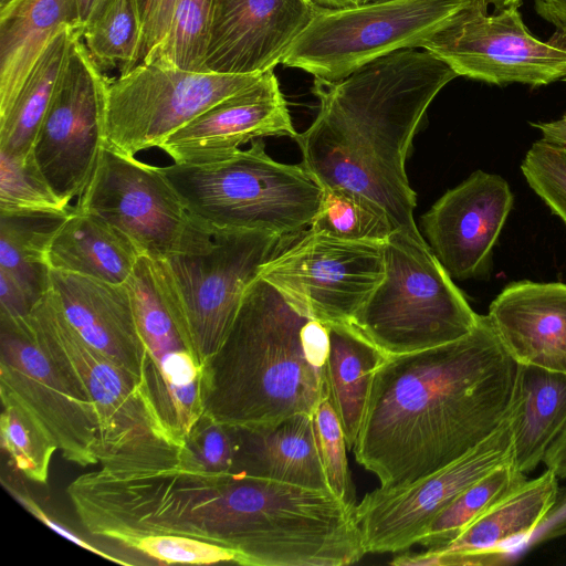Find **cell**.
<instances>
[{
  "label": "cell",
  "mask_w": 566,
  "mask_h": 566,
  "mask_svg": "<svg viewBox=\"0 0 566 566\" xmlns=\"http://www.w3.org/2000/svg\"><path fill=\"white\" fill-rule=\"evenodd\" d=\"M1 483L6 491L23 506L30 514H32L35 518L41 521L45 526L64 537L65 539L78 545L80 547L92 552L105 559L112 560L114 563L120 565H130V563L125 562L124 559L117 558L98 547L92 545L70 528L64 526L62 523L57 522L53 516H50L43 507H41L35 499L31 495L29 490L24 486L23 482L18 479V476L12 475L8 472L6 475L2 473Z\"/></svg>",
  "instance_id": "f35d334b"
},
{
  "label": "cell",
  "mask_w": 566,
  "mask_h": 566,
  "mask_svg": "<svg viewBox=\"0 0 566 566\" xmlns=\"http://www.w3.org/2000/svg\"><path fill=\"white\" fill-rule=\"evenodd\" d=\"M0 438L1 448L17 472L34 483L46 484L56 448L23 411L2 403Z\"/></svg>",
  "instance_id": "d6a6232c"
},
{
  "label": "cell",
  "mask_w": 566,
  "mask_h": 566,
  "mask_svg": "<svg viewBox=\"0 0 566 566\" xmlns=\"http://www.w3.org/2000/svg\"><path fill=\"white\" fill-rule=\"evenodd\" d=\"M385 275L352 325L387 355L424 350L472 331L479 314L427 242L395 230L384 244Z\"/></svg>",
  "instance_id": "8992f818"
},
{
  "label": "cell",
  "mask_w": 566,
  "mask_h": 566,
  "mask_svg": "<svg viewBox=\"0 0 566 566\" xmlns=\"http://www.w3.org/2000/svg\"><path fill=\"white\" fill-rule=\"evenodd\" d=\"M83 41L102 70L124 74L142 62L143 22L138 0H111L83 31Z\"/></svg>",
  "instance_id": "f546056e"
},
{
  "label": "cell",
  "mask_w": 566,
  "mask_h": 566,
  "mask_svg": "<svg viewBox=\"0 0 566 566\" xmlns=\"http://www.w3.org/2000/svg\"><path fill=\"white\" fill-rule=\"evenodd\" d=\"M488 316L517 364L566 374L565 283H511L492 301Z\"/></svg>",
  "instance_id": "ffe728a7"
},
{
  "label": "cell",
  "mask_w": 566,
  "mask_h": 566,
  "mask_svg": "<svg viewBox=\"0 0 566 566\" xmlns=\"http://www.w3.org/2000/svg\"><path fill=\"white\" fill-rule=\"evenodd\" d=\"M27 322L38 345L93 403L99 423V464L106 469L157 468L177 459L137 378L88 345L46 292Z\"/></svg>",
  "instance_id": "277c9868"
},
{
  "label": "cell",
  "mask_w": 566,
  "mask_h": 566,
  "mask_svg": "<svg viewBox=\"0 0 566 566\" xmlns=\"http://www.w3.org/2000/svg\"><path fill=\"white\" fill-rule=\"evenodd\" d=\"M317 8L342 9L357 6V0H311Z\"/></svg>",
  "instance_id": "7dc6e473"
},
{
  "label": "cell",
  "mask_w": 566,
  "mask_h": 566,
  "mask_svg": "<svg viewBox=\"0 0 566 566\" xmlns=\"http://www.w3.org/2000/svg\"><path fill=\"white\" fill-rule=\"evenodd\" d=\"M189 212L217 230H265L282 239L310 226L322 187L301 165L271 158L261 138L206 165L160 167Z\"/></svg>",
  "instance_id": "5b68a950"
},
{
  "label": "cell",
  "mask_w": 566,
  "mask_h": 566,
  "mask_svg": "<svg viewBox=\"0 0 566 566\" xmlns=\"http://www.w3.org/2000/svg\"><path fill=\"white\" fill-rule=\"evenodd\" d=\"M284 240L265 230H217L206 250L158 260L186 345L202 368L222 345L248 287Z\"/></svg>",
  "instance_id": "ba28073f"
},
{
  "label": "cell",
  "mask_w": 566,
  "mask_h": 566,
  "mask_svg": "<svg viewBox=\"0 0 566 566\" xmlns=\"http://www.w3.org/2000/svg\"><path fill=\"white\" fill-rule=\"evenodd\" d=\"M478 2L484 7L493 6L497 11L511 8L518 7L522 0H472Z\"/></svg>",
  "instance_id": "c3c4849f"
},
{
  "label": "cell",
  "mask_w": 566,
  "mask_h": 566,
  "mask_svg": "<svg viewBox=\"0 0 566 566\" xmlns=\"http://www.w3.org/2000/svg\"><path fill=\"white\" fill-rule=\"evenodd\" d=\"M71 210L0 212V271L21 285L35 303L51 289L48 247Z\"/></svg>",
  "instance_id": "83f0119b"
},
{
  "label": "cell",
  "mask_w": 566,
  "mask_h": 566,
  "mask_svg": "<svg viewBox=\"0 0 566 566\" xmlns=\"http://www.w3.org/2000/svg\"><path fill=\"white\" fill-rule=\"evenodd\" d=\"M313 418L329 490L345 503L357 506L347 463L344 431L327 399L317 406Z\"/></svg>",
  "instance_id": "74e56055"
},
{
  "label": "cell",
  "mask_w": 566,
  "mask_h": 566,
  "mask_svg": "<svg viewBox=\"0 0 566 566\" xmlns=\"http://www.w3.org/2000/svg\"><path fill=\"white\" fill-rule=\"evenodd\" d=\"M511 7L489 14L470 1L428 38L421 49L446 62L459 76L503 85H546L566 77V41L543 42L531 34Z\"/></svg>",
  "instance_id": "7c38bea8"
},
{
  "label": "cell",
  "mask_w": 566,
  "mask_h": 566,
  "mask_svg": "<svg viewBox=\"0 0 566 566\" xmlns=\"http://www.w3.org/2000/svg\"><path fill=\"white\" fill-rule=\"evenodd\" d=\"M316 11L311 0H214L205 70L239 75L273 71Z\"/></svg>",
  "instance_id": "e0dca14e"
},
{
  "label": "cell",
  "mask_w": 566,
  "mask_h": 566,
  "mask_svg": "<svg viewBox=\"0 0 566 566\" xmlns=\"http://www.w3.org/2000/svg\"><path fill=\"white\" fill-rule=\"evenodd\" d=\"M296 134L279 80L269 71L182 126L159 148L175 164L198 166L226 160L250 140Z\"/></svg>",
  "instance_id": "ac0fdd59"
},
{
  "label": "cell",
  "mask_w": 566,
  "mask_h": 566,
  "mask_svg": "<svg viewBox=\"0 0 566 566\" xmlns=\"http://www.w3.org/2000/svg\"><path fill=\"white\" fill-rule=\"evenodd\" d=\"M74 208L102 217L155 260L203 251L214 233L189 212L160 167L106 145Z\"/></svg>",
  "instance_id": "9c48e42d"
},
{
  "label": "cell",
  "mask_w": 566,
  "mask_h": 566,
  "mask_svg": "<svg viewBox=\"0 0 566 566\" xmlns=\"http://www.w3.org/2000/svg\"><path fill=\"white\" fill-rule=\"evenodd\" d=\"M514 196L500 175L476 170L422 216L429 247L452 279L485 277Z\"/></svg>",
  "instance_id": "2e32d148"
},
{
  "label": "cell",
  "mask_w": 566,
  "mask_h": 566,
  "mask_svg": "<svg viewBox=\"0 0 566 566\" xmlns=\"http://www.w3.org/2000/svg\"><path fill=\"white\" fill-rule=\"evenodd\" d=\"M566 81V77L564 78ZM531 125L542 133V140L566 146V113L558 119L545 123H531Z\"/></svg>",
  "instance_id": "f6af8a7d"
},
{
  "label": "cell",
  "mask_w": 566,
  "mask_h": 566,
  "mask_svg": "<svg viewBox=\"0 0 566 566\" xmlns=\"http://www.w3.org/2000/svg\"><path fill=\"white\" fill-rule=\"evenodd\" d=\"M235 452L234 428L202 415L177 448L176 465L195 473H229L233 471Z\"/></svg>",
  "instance_id": "e575fe53"
},
{
  "label": "cell",
  "mask_w": 566,
  "mask_h": 566,
  "mask_svg": "<svg viewBox=\"0 0 566 566\" xmlns=\"http://www.w3.org/2000/svg\"><path fill=\"white\" fill-rule=\"evenodd\" d=\"M164 565L238 563L233 551L207 541L172 534L146 535L124 545Z\"/></svg>",
  "instance_id": "8d00e7d4"
},
{
  "label": "cell",
  "mask_w": 566,
  "mask_h": 566,
  "mask_svg": "<svg viewBox=\"0 0 566 566\" xmlns=\"http://www.w3.org/2000/svg\"><path fill=\"white\" fill-rule=\"evenodd\" d=\"M140 256L130 239L102 217L72 208L46 251L52 271L125 284Z\"/></svg>",
  "instance_id": "603a6c76"
},
{
  "label": "cell",
  "mask_w": 566,
  "mask_h": 566,
  "mask_svg": "<svg viewBox=\"0 0 566 566\" xmlns=\"http://www.w3.org/2000/svg\"><path fill=\"white\" fill-rule=\"evenodd\" d=\"M39 172L30 153L13 157L0 151V212H69Z\"/></svg>",
  "instance_id": "836d02e7"
},
{
  "label": "cell",
  "mask_w": 566,
  "mask_h": 566,
  "mask_svg": "<svg viewBox=\"0 0 566 566\" xmlns=\"http://www.w3.org/2000/svg\"><path fill=\"white\" fill-rule=\"evenodd\" d=\"M34 304L35 302L21 285L0 271V316L25 317Z\"/></svg>",
  "instance_id": "b9f144b4"
},
{
  "label": "cell",
  "mask_w": 566,
  "mask_h": 566,
  "mask_svg": "<svg viewBox=\"0 0 566 566\" xmlns=\"http://www.w3.org/2000/svg\"><path fill=\"white\" fill-rule=\"evenodd\" d=\"M322 189L311 231L342 240L385 243L396 230L387 212L365 196L340 187Z\"/></svg>",
  "instance_id": "4dcf8cb0"
},
{
  "label": "cell",
  "mask_w": 566,
  "mask_h": 566,
  "mask_svg": "<svg viewBox=\"0 0 566 566\" xmlns=\"http://www.w3.org/2000/svg\"><path fill=\"white\" fill-rule=\"evenodd\" d=\"M517 363L480 315L463 337L376 369L353 449L380 489L396 490L462 457L510 412Z\"/></svg>",
  "instance_id": "6da1fadb"
},
{
  "label": "cell",
  "mask_w": 566,
  "mask_h": 566,
  "mask_svg": "<svg viewBox=\"0 0 566 566\" xmlns=\"http://www.w3.org/2000/svg\"><path fill=\"white\" fill-rule=\"evenodd\" d=\"M65 24H81L76 0H13L0 11V117ZM84 29V28H83Z\"/></svg>",
  "instance_id": "7402d4cb"
},
{
  "label": "cell",
  "mask_w": 566,
  "mask_h": 566,
  "mask_svg": "<svg viewBox=\"0 0 566 566\" xmlns=\"http://www.w3.org/2000/svg\"><path fill=\"white\" fill-rule=\"evenodd\" d=\"M566 535V488H559L554 502L539 524L526 541L524 547Z\"/></svg>",
  "instance_id": "60d3db41"
},
{
  "label": "cell",
  "mask_w": 566,
  "mask_h": 566,
  "mask_svg": "<svg viewBox=\"0 0 566 566\" xmlns=\"http://www.w3.org/2000/svg\"><path fill=\"white\" fill-rule=\"evenodd\" d=\"M51 292L77 334L143 386L147 352L126 284L50 272Z\"/></svg>",
  "instance_id": "d6986e66"
},
{
  "label": "cell",
  "mask_w": 566,
  "mask_h": 566,
  "mask_svg": "<svg viewBox=\"0 0 566 566\" xmlns=\"http://www.w3.org/2000/svg\"><path fill=\"white\" fill-rule=\"evenodd\" d=\"M471 0H391L317 11L282 64L325 83L405 49L421 48Z\"/></svg>",
  "instance_id": "52a82bcc"
},
{
  "label": "cell",
  "mask_w": 566,
  "mask_h": 566,
  "mask_svg": "<svg viewBox=\"0 0 566 566\" xmlns=\"http://www.w3.org/2000/svg\"><path fill=\"white\" fill-rule=\"evenodd\" d=\"M261 76L140 62L109 83L104 145L128 156L159 148L182 126Z\"/></svg>",
  "instance_id": "30bf717a"
},
{
  "label": "cell",
  "mask_w": 566,
  "mask_h": 566,
  "mask_svg": "<svg viewBox=\"0 0 566 566\" xmlns=\"http://www.w3.org/2000/svg\"><path fill=\"white\" fill-rule=\"evenodd\" d=\"M557 490L558 478L546 469L493 505L451 543L434 551L512 553L524 547L554 502Z\"/></svg>",
  "instance_id": "d4e9b609"
},
{
  "label": "cell",
  "mask_w": 566,
  "mask_h": 566,
  "mask_svg": "<svg viewBox=\"0 0 566 566\" xmlns=\"http://www.w3.org/2000/svg\"><path fill=\"white\" fill-rule=\"evenodd\" d=\"M543 462L558 479L566 478V428L547 449Z\"/></svg>",
  "instance_id": "ee69618b"
},
{
  "label": "cell",
  "mask_w": 566,
  "mask_h": 566,
  "mask_svg": "<svg viewBox=\"0 0 566 566\" xmlns=\"http://www.w3.org/2000/svg\"><path fill=\"white\" fill-rule=\"evenodd\" d=\"M143 22L142 61L164 40L177 0H138Z\"/></svg>",
  "instance_id": "ab89813d"
},
{
  "label": "cell",
  "mask_w": 566,
  "mask_h": 566,
  "mask_svg": "<svg viewBox=\"0 0 566 566\" xmlns=\"http://www.w3.org/2000/svg\"><path fill=\"white\" fill-rule=\"evenodd\" d=\"M521 169L533 191L566 224V146L535 142Z\"/></svg>",
  "instance_id": "d590c367"
},
{
  "label": "cell",
  "mask_w": 566,
  "mask_h": 566,
  "mask_svg": "<svg viewBox=\"0 0 566 566\" xmlns=\"http://www.w3.org/2000/svg\"><path fill=\"white\" fill-rule=\"evenodd\" d=\"M387 354L352 324H329L327 356L328 398L347 448L354 449L370 391L373 377Z\"/></svg>",
  "instance_id": "484cf974"
},
{
  "label": "cell",
  "mask_w": 566,
  "mask_h": 566,
  "mask_svg": "<svg viewBox=\"0 0 566 566\" xmlns=\"http://www.w3.org/2000/svg\"><path fill=\"white\" fill-rule=\"evenodd\" d=\"M458 76L428 51L405 49L342 80H315L318 112L293 138L302 166L322 188L365 196L387 212L396 230L426 242L413 219L417 195L406 159L429 105Z\"/></svg>",
  "instance_id": "7a4b0ae2"
},
{
  "label": "cell",
  "mask_w": 566,
  "mask_h": 566,
  "mask_svg": "<svg viewBox=\"0 0 566 566\" xmlns=\"http://www.w3.org/2000/svg\"><path fill=\"white\" fill-rule=\"evenodd\" d=\"M386 1H391V0H357V6L368 4V3L386 2Z\"/></svg>",
  "instance_id": "681fc988"
},
{
  "label": "cell",
  "mask_w": 566,
  "mask_h": 566,
  "mask_svg": "<svg viewBox=\"0 0 566 566\" xmlns=\"http://www.w3.org/2000/svg\"><path fill=\"white\" fill-rule=\"evenodd\" d=\"M13 0H0V11L7 8Z\"/></svg>",
  "instance_id": "f907efd6"
},
{
  "label": "cell",
  "mask_w": 566,
  "mask_h": 566,
  "mask_svg": "<svg viewBox=\"0 0 566 566\" xmlns=\"http://www.w3.org/2000/svg\"><path fill=\"white\" fill-rule=\"evenodd\" d=\"M214 0H177L169 29L142 62H158L185 71L207 72L205 59Z\"/></svg>",
  "instance_id": "1f68e13d"
},
{
  "label": "cell",
  "mask_w": 566,
  "mask_h": 566,
  "mask_svg": "<svg viewBox=\"0 0 566 566\" xmlns=\"http://www.w3.org/2000/svg\"><path fill=\"white\" fill-rule=\"evenodd\" d=\"M384 244L303 230L281 245L259 276L304 313L350 324L385 275Z\"/></svg>",
  "instance_id": "4fadbf2b"
},
{
  "label": "cell",
  "mask_w": 566,
  "mask_h": 566,
  "mask_svg": "<svg viewBox=\"0 0 566 566\" xmlns=\"http://www.w3.org/2000/svg\"><path fill=\"white\" fill-rule=\"evenodd\" d=\"M232 472L329 490L313 413H297L274 424L237 428Z\"/></svg>",
  "instance_id": "44dd1931"
},
{
  "label": "cell",
  "mask_w": 566,
  "mask_h": 566,
  "mask_svg": "<svg viewBox=\"0 0 566 566\" xmlns=\"http://www.w3.org/2000/svg\"><path fill=\"white\" fill-rule=\"evenodd\" d=\"M0 397L23 411L64 460L99 464L94 406L38 345L27 316H0Z\"/></svg>",
  "instance_id": "8fae6325"
},
{
  "label": "cell",
  "mask_w": 566,
  "mask_h": 566,
  "mask_svg": "<svg viewBox=\"0 0 566 566\" xmlns=\"http://www.w3.org/2000/svg\"><path fill=\"white\" fill-rule=\"evenodd\" d=\"M83 31L80 24H65L50 40L13 104L0 117V151L13 157L29 155L65 70L72 44Z\"/></svg>",
  "instance_id": "4316f807"
},
{
  "label": "cell",
  "mask_w": 566,
  "mask_h": 566,
  "mask_svg": "<svg viewBox=\"0 0 566 566\" xmlns=\"http://www.w3.org/2000/svg\"><path fill=\"white\" fill-rule=\"evenodd\" d=\"M513 459V411L479 444L417 482L376 489L356 506L364 548L399 553L418 544L432 520L465 489Z\"/></svg>",
  "instance_id": "9a60e30c"
},
{
  "label": "cell",
  "mask_w": 566,
  "mask_h": 566,
  "mask_svg": "<svg viewBox=\"0 0 566 566\" xmlns=\"http://www.w3.org/2000/svg\"><path fill=\"white\" fill-rule=\"evenodd\" d=\"M329 323L295 306L258 276L203 368V415L237 428L312 415L328 398Z\"/></svg>",
  "instance_id": "3957f363"
},
{
  "label": "cell",
  "mask_w": 566,
  "mask_h": 566,
  "mask_svg": "<svg viewBox=\"0 0 566 566\" xmlns=\"http://www.w3.org/2000/svg\"><path fill=\"white\" fill-rule=\"evenodd\" d=\"M513 461L503 463L465 489L430 523L418 544L441 548L455 539L493 505L526 482Z\"/></svg>",
  "instance_id": "f1b7e54d"
},
{
  "label": "cell",
  "mask_w": 566,
  "mask_h": 566,
  "mask_svg": "<svg viewBox=\"0 0 566 566\" xmlns=\"http://www.w3.org/2000/svg\"><path fill=\"white\" fill-rule=\"evenodd\" d=\"M102 71L83 35L76 38L30 151L48 186L67 205L84 191L104 146L111 81Z\"/></svg>",
  "instance_id": "5bb4252c"
},
{
  "label": "cell",
  "mask_w": 566,
  "mask_h": 566,
  "mask_svg": "<svg viewBox=\"0 0 566 566\" xmlns=\"http://www.w3.org/2000/svg\"><path fill=\"white\" fill-rule=\"evenodd\" d=\"M537 13L551 22L566 41V0H534Z\"/></svg>",
  "instance_id": "7bdbcfd3"
},
{
  "label": "cell",
  "mask_w": 566,
  "mask_h": 566,
  "mask_svg": "<svg viewBox=\"0 0 566 566\" xmlns=\"http://www.w3.org/2000/svg\"><path fill=\"white\" fill-rule=\"evenodd\" d=\"M111 0H76L78 18L83 28L91 23Z\"/></svg>",
  "instance_id": "bcb514c9"
},
{
  "label": "cell",
  "mask_w": 566,
  "mask_h": 566,
  "mask_svg": "<svg viewBox=\"0 0 566 566\" xmlns=\"http://www.w3.org/2000/svg\"><path fill=\"white\" fill-rule=\"evenodd\" d=\"M512 411V461L528 474L566 428V374L517 364Z\"/></svg>",
  "instance_id": "cb8c5ba5"
}]
</instances>
